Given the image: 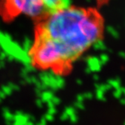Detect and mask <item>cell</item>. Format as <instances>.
<instances>
[{
    "instance_id": "3957f363",
    "label": "cell",
    "mask_w": 125,
    "mask_h": 125,
    "mask_svg": "<svg viewBox=\"0 0 125 125\" xmlns=\"http://www.w3.org/2000/svg\"><path fill=\"white\" fill-rule=\"evenodd\" d=\"M42 2L46 6L48 12L60 7L69 5V0H42Z\"/></svg>"
},
{
    "instance_id": "5b68a950",
    "label": "cell",
    "mask_w": 125,
    "mask_h": 125,
    "mask_svg": "<svg viewBox=\"0 0 125 125\" xmlns=\"http://www.w3.org/2000/svg\"><path fill=\"white\" fill-rule=\"evenodd\" d=\"M106 30H107V32H108L112 36H113L114 38H115V39H118V37H119V34H118V32L116 30L113 26H109L108 27L106 28Z\"/></svg>"
},
{
    "instance_id": "7a4b0ae2",
    "label": "cell",
    "mask_w": 125,
    "mask_h": 125,
    "mask_svg": "<svg viewBox=\"0 0 125 125\" xmlns=\"http://www.w3.org/2000/svg\"><path fill=\"white\" fill-rule=\"evenodd\" d=\"M0 9L8 19L20 15L41 19L48 12L42 0H2Z\"/></svg>"
},
{
    "instance_id": "6da1fadb",
    "label": "cell",
    "mask_w": 125,
    "mask_h": 125,
    "mask_svg": "<svg viewBox=\"0 0 125 125\" xmlns=\"http://www.w3.org/2000/svg\"><path fill=\"white\" fill-rule=\"evenodd\" d=\"M40 20L35 34L58 42L72 64L100 39L103 25L96 13L69 5L51 11Z\"/></svg>"
},
{
    "instance_id": "277c9868",
    "label": "cell",
    "mask_w": 125,
    "mask_h": 125,
    "mask_svg": "<svg viewBox=\"0 0 125 125\" xmlns=\"http://www.w3.org/2000/svg\"><path fill=\"white\" fill-rule=\"evenodd\" d=\"M94 48L96 50H103L105 48V43L101 41L100 39H98L97 41H96L94 44Z\"/></svg>"
}]
</instances>
